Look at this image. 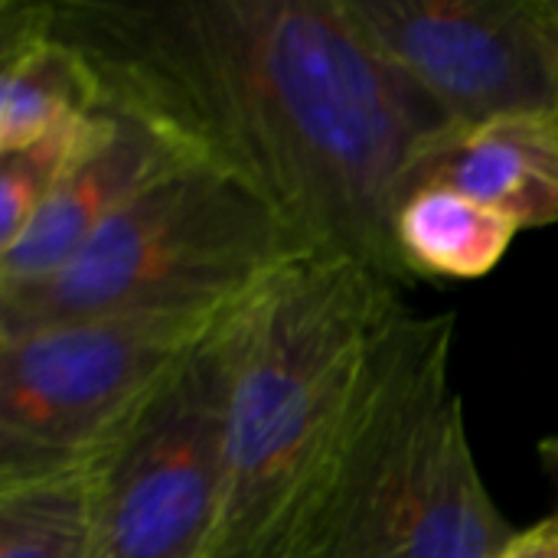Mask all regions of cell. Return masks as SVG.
<instances>
[{"mask_svg":"<svg viewBox=\"0 0 558 558\" xmlns=\"http://www.w3.org/2000/svg\"><path fill=\"white\" fill-rule=\"evenodd\" d=\"M549 7H553V16H556V23H558V10H556V3L549 0Z\"/></svg>","mask_w":558,"mask_h":558,"instance_id":"16","label":"cell"},{"mask_svg":"<svg viewBox=\"0 0 558 558\" xmlns=\"http://www.w3.org/2000/svg\"><path fill=\"white\" fill-rule=\"evenodd\" d=\"M98 464H72L0 484V558H88Z\"/></svg>","mask_w":558,"mask_h":558,"instance_id":"12","label":"cell"},{"mask_svg":"<svg viewBox=\"0 0 558 558\" xmlns=\"http://www.w3.org/2000/svg\"><path fill=\"white\" fill-rule=\"evenodd\" d=\"M213 330L105 448L88 558L213 556L226 513V369Z\"/></svg>","mask_w":558,"mask_h":558,"instance_id":"6","label":"cell"},{"mask_svg":"<svg viewBox=\"0 0 558 558\" xmlns=\"http://www.w3.org/2000/svg\"><path fill=\"white\" fill-rule=\"evenodd\" d=\"M311 255L242 180L193 157L128 199L59 271L0 288V340L114 314H219Z\"/></svg>","mask_w":558,"mask_h":558,"instance_id":"4","label":"cell"},{"mask_svg":"<svg viewBox=\"0 0 558 558\" xmlns=\"http://www.w3.org/2000/svg\"><path fill=\"white\" fill-rule=\"evenodd\" d=\"M337 3L458 128L558 108V23L549 0Z\"/></svg>","mask_w":558,"mask_h":558,"instance_id":"7","label":"cell"},{"mask_svg":"<svg viewBox=\"0 0 558 558\" xmlns=\"http://www.w3.org/2000/svg\"><path fill=\"white\" fill-rule=\"evenodd\" d=\"M553 3H556V10H558V0H553Z\"/></svg>","mask_w":558,"mask_h":558,"instance_id":"17","label":"cell"},{"mask_svg":"<svg viewBox=\"0 0 558 558\" xmlns=\"http://www.w3.org/2000/svg\"><path fill=\"white\" fill-rule=\"evenodd\" d=\"M98 111L65 121L26 147L0 154V248H7L29 226V219L82 157L98 128Z\"/></svg>","mask_w":558,"mask_h":558,"instance_id":"13","label":"cell"},{"mask_svg":"<svg viewBox=\"0 0 558 558\" xmlns=\"http://www.w3.org/2000/svg\"><path fill=\"white\" fill-rule=\"evenodd\" d=\"M226 311L114 314L0 340V484L105 454Z\"/></svg>","mask_w":558,"mask_h":558,"instance_id":"5","label":"cell"},{"mask_svg":"<svg viewBox=\"0 0 558 558\" xmlns=\"http://www.w3.org/2000/svg\"><path fill=\"white\" fill-rule=\"evenodd\" d=\"M46 7L52 29L98 69L108 101L242 180L311 255L412 281L392 226L415 154L451 121L337 0Z\"/></svg>","mask_w":558,"mask_h":558,"instance_id":"1","label":"cell"},{"mask_svg":"<svg viewBox=\"0 0 558 558\" xmlns=\"http://www.w3.org/2000/svg\"><path fill=\"white\" fill-rule=\"evenodd\" d=\"M451 343L454 314L402 307L383 327L307 558H500L517 539L477 471Z\"/></svg>","mask_w":558,"mask_h":558,"instance_id":"3","label":"cell"},{"mask_svg":"<svg viewBox=\"0 0 558 558\" xmlns=\"http://www.w3.org/2000/svg\"><path fill=\"white\" fill-rule=\"evenodd\" d=\"M539 454H543L546 471L553 474V481L558 484V438H546V441L539 445Z\"/></svg>","mask_w":558,"mask_h":558,"instance_id":"15","label":"cell"},{"mask_svg":"<svg viewBox=\"0 0 558 558\" xmlns=\"http://www.w3.org/2000/svg\"><path fill=\"white\" fill-rule=\"evenodd\" d=\"M458 190L507 213L523 229L558 222V108L507 114L487 124H451L412 160L402 203L425 190Z\"/></svg>","mask_w":558,"mask_h":558,"instance_id":"9","label":"cell"},{"mask_svg":"<svg viewBox=\"0 0 558 558\" xmlns=\"http://www.w3.org/2000/svg\"><path fill=\"white\" fill-rule=\"evenodd\" d=\"M399 284L301 255L239 298L213 337L226 369V513L209 558H307L343 468Z\"/></svg>","mask_w":558,"mask_h":558,"instance_id":"2","label":"cell"},{"mask_svg":"<svg viewBox=\"0 0 558 558\" xmlns=\"http://www.w3.org/2000/svg\"><path fill=\"white\" fill-rule=\"evenodd\" d=\"M500 558H558V507L530 530H520Z\"/></svg>","mask_w":558,"mask_h":558,"instance_id":"14","label":"cell"},{"mask_svg":"<svg viewBox=\"0 0 558 558\" xmlns=\"http://www.w3.org/2000/svg\"><path fill=\"white\" fill-rule=\"evenodd\" d=\"M92 59L49 23L46 0L0 3V154L101 108Z\"/></svg>","mask_w":558,"mask_h":558,"instance_id":"10","label":"cell"},{"mask_svg":"<svg viewBox=\"0 0 558 558\" xmlns=\"http://www.w3.org/2000/svg\"><path fill=\"white\" fill-rule=\"evenodd\" d=\"M523 232L517 219L490 209L458 190L425 186L396 213V248L409 278L471 281L494 271L513 239Z\"/></svg>","mask_w":558,"mask_h":558,"instance_id":"11","label":"cell"},{"mask_svg":"<svg viewBox=\"0 0 558 558\" xmlns=\"http://www.w3.org/2000/svg\"><path fill=\"white\" fill-rule=\"evenodd\" d=\"M183 160H193V154L163 124L105 98L82 157L29 226L0 248V288L59 271L128 199Z\"/></svg>","mask_w":558,"mask_h":558,"instance_id":"8","label":"cell"}]
</instances>
